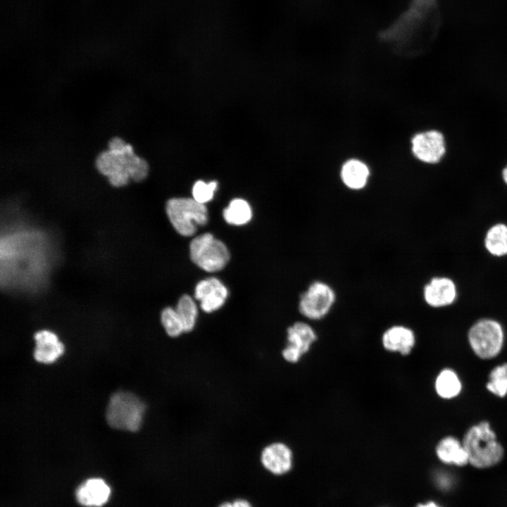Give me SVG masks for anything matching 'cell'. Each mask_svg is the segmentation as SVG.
<instances>
[{
  "mask_svg": "<svg viewBox=\"0 0 507 507\" xmlns=\"http://www.w3.org/2000/svg\"><path fill=\"white\" fill-rule=\"evenodd\" d=\"M435 0H409L402 13L380 37L401 50H409L431 39L439 27Z\"/></svg>",
  "mask_w": 507,
  "mask_h": 507,
  "instance_id": "1",
  "label": "cell"
},
{
  "mask_svg": "<svg viewBox=\"0 0 507 507\" xmlns=\"http://www.w3.org/2000/svg\"><path fill=\"white\" fill-rule=\"evenodd\" d=\"M96 167L111 185L117 187L126 185L130 179L140 182L149 173L147 162L135 154L132 145L118 137L112 138L108 149L99 154Z\"/></svg>",
  "mask_w": 507,
  "mask_h": 507,
  "instance_id": "2",
  "label": "cell"
},
{
  "mask_svg": "<svg viewBox=\"0 0 507 507\" xmlns=\"http://www.w3.org/2000/svg\"><path fill=\"white\" fill-rule=\"evenodd\" d=\"M340 294L337 286L324 277L310 280L296 296L300 317L316 325L328 320L337 311Z\"/></svg>",
  "mask_w": 507,
  "mask_h": 507,
  "instance_id": "3",
  "label": "cell"
},
{
  "mask_svg": "<svg viewBox=\"0 0 507 507\" xmlns=\"http://www.w3.org/2000/svg\"><path fill=\"white\" fill-rule=\"evenodd\" d=\"M469 464L482 469L492 467L503 458L504 450L495 432L487 421L470 427L462 439Z\"/></svg>",
  "mask_w": 507,
  "mask_h": 507,
  "instance_id": "4",
  "label": "cell"
},
{
  "mask_svg": "<svg viewBox=\"0 0 507 507\" xmlns=\"http://www.w3.org/2000/svg\"><path fill=\"white\" fill-rule=\"evenodd\" d=\"M146 405L136 395L125 392L113 394L108 402L106 420L115 429L137 431L141 426Z\"/></svg>",
  "mask_w": 507,
  "mask_h": 507,
  "instance_id": "5",
  "label": "cell"
},
{
  "mask_svg": "<svg viewBox=\"0 0 507 507\" xmlns=\"http://www.w3.org/2000/svg\"><path fill=\"white\" fill-rule=\"evenodd\" d=\"M165 211L173 227L184 237L192 236L198 226L208 222L206 206L193 198L170 199L166 203Z\"/></svg>",
  "mask_w": 507,
  "mask_h": 507,
  "instance_id": "6",
  "label": "cell"
},
{
  "mask_svg": "<svg viewBox=\"0 0 507 507\" xmlns=\"http://www.w3.org/2000/svg\"><path fill=\"white\" fill-rule=\"evenodd\" d=\"M469 345L481 359H492L501 351L504 343V331L501 325L491 318L475 322L468 332Z\"/></svg>",
  "mask_w": 507,
  "mask_h": 507,
  "instance_id": "7",
  "label": "cell"
},
{
  "mask_svg": "<svg viewBox=\"0 0 507 507\" xmlns=\"http://www.w3.org/2000/svg\"><path fill=\"white\" fill-rule=\"evenodd\" d=\"M192 261L208 273L221 270L230 260V252L225 244L210 233L194 237L189 244Z\"/></svg>",
  "mask_w": 507,
  "mask_h": 507,
  "instance_id": "8",
  "label": "cell"
},
{
  "mask_svg": "<svg viewBox=\"0 0 507 507\" xmlns=\"http://www.w3.org/2000/svg\"><path fill=\"white\" fill-rule=\"evenodd\" d=\"M318 339L316 324L305 319L296 320L287 328V344L282 351L283 358L298 363Z\"/></svg>",
  "mask_w": 507,
  "mask_h": 507,
  "instance_id": "9",
  "label": "cell"
},
{
  "mask_svg": "<svg viewBox=\"0 0 507 507\" xmlns=\"http://www.w3.org/2000/svg\"><path fill=\"white\" fill-rule=\"evenodd\" d=\"M380 341L386 351L408 356L416 344V334L408 324L394 320L385 325L381 332Z\"/></svg>",
  "mask_w": 507,
  "mask_h": 507,
  "instance_id": "10",
  "label": "cell"
},
{
  "mask_svg": "<svg viewBox=\"0 0 507 507\" xmlns=\"http://www.w3.org/2000/svg\"><path fill=\"white\" fill-rule=\"evenodd\" d=\"M420 295L425 306L439 308L453 303L457 296L454 282L446 277L433 276L421 286Z\"/></svg>",
  "mask_w": 507,
  "mask_h": 507,
  "instance_id": "11",
  "label": "cell"
},
{
  "mask_svg": "<svg viewBox=\"0 0 507 507\" xmlns=\"http://www.w3.org/2000/svg\"><path fill=\"white\" fill-rule=\"evenodd\" d=\"M370 171L368 165L356 159L344 163L339 172L340 187L351 194H362L370 188Z\"/></svg>",
  "mask_w": 507,
  "mask_h": 507,
  "instance_id": "12",
  "label": "cell"
},
{
  "mask_svg": "<svg viewBox=\"0 0 507 507\" xmlns=\"http://www.w3.org/2000/svg\"><path fill=\"white\" fill-rule=\"evenodd\" d=\"M414 156L423 162H438L445 152L444 139L442 134L434 130L415 134L411 141Z\"/></svg>",
  "mask_w": 507,
  "mask_h": 507,
  "instance_id": "13",
  "label": "cell"
},
{
  "mask_svg": "<svg viewBox=\"0 0 507 507\" xmlns=\"http://www.w3.org/2000/svg\"><path fill=\"white\" fill-rule=\"evenodd\" d=\"M228 291L224 284L216 277H209L199 282L194 289V297L200 302L201 308L211 313L225 303Z\"/></svg>",
  "mask_w": 507,
  "mask_h": 507,
  "instance_id": "14",
  "label": "cell"
},
{
  "mask_svg": "<svg viewBox=\"0 0 507 507\" xmlns=\"http://www.w3.org/2000/svg\"><path fill=\"white\" fill-rule=\"evenodd\" d=\"M293 453L288 445L282 442L272 443L261 452V461L263 467L275 475L289 472L293 466Z\"/></svg>",
  "mask_w": 507,
  "mask_h": 507,
  "instance_id": "15",
  "label": "cell"
},
{
  "mask_svg": "<svg viewBox=\"0 0 507 507\" xmlns=\"http://www.w3.org/2000/svg\"><path fill=\"white\" fill-rule=\"evenodd\" d=\"M35 339L36 346L34 357L39 363H54L63 353V344L52 332L39 331L35 334Z\"/></svg>",
  "mask_w": 507,
  "mask_h": 507,
  "instance_id": "16",
  "label": "cell"
},
{
  "mask_svg": "<svg viewBox=\"0 0 507 507\" xmlns=\"http://www.w3.org/2000/svg\"><path fill=\"white\" fill-rule=\"evenodd\" d=\"M438 459L447 465L463 467L469 464L468 456L462 441L453 436L441 439L435 447Z\"/></svg>",
  "mask_w": 507,
  "mask_h": 507,
  "instance_id": "17",
  "label": "cell"
},
{
  "mask_svg": "<svg viewBox=\"0 0 507 507\" xmlns=\"http://www.w3.org/2000/svg\"><path fill=\"white\" fill-rule=\"evenodd\" d=\"M111 489L108 484L99 478L87 480L77 489V501L85 506H101L108 499Z\"/></svg>",
  "mask_w": 507,
  "mask_h": 507,
  "instance_id": "18",
  "label": "cell"
},
{
  "mask_svg": "<svg viewBox=\"0 0 507 507\" xmlns=\"http://www.w3.org/2000/svg\"><path fill=\"white\" fill-rule=\"evenodd\" d=\"M434 389L442 399H451L461 392L462 383L454 370L451 368H444L436 377Z\"/></svg>",
  "mask_w": 507,
  "mask_h": 507,
  "instance_id": "19",
  "label": "cell"
},
{
  "mask_svg": "<svg viewBox=\"0 0 507 507\" xmlns=\"http://www.w3.org/2000/svg\"><path fill=\"white\" fill-rule=\"evenodd\" d=\"M484 246L494 256L507 255V225L503 223L492 225L486 233Z\"/></svg>",
  "mask_w": 507,
  "mask_h": 507,
  "instance_id": "20",
  "label": "cell"
},
{
  "mask_svg": "<svg viewBox=\"0 0 507 507\" xmlns=\"http://www.w3.org/2000/svg\"><path fill=\"white\" fill-rule=\"evenodd\" d=\"M224 220L230 225H243L248 223L252 217L249 204L242 199H234L223 212Z\"/></svg>",
  "mask_w": 507,
  "mask_h": 507,
  "instance_id": "21",
  "label": "cell"
},
{
  "mask_svg": "<svg viewBox=\"0 0 507 507\" xmlns=\"http://www.w3.org/2000/svg\"><path fill=\"white\" fill-rule=\"evenodd\" d=\"M175 311L182 322L184 332L192 331L196 324L198 308L193 299L184 294L177 303Z\"/></svg>",
  "mask_w": 507,
  "mask_h": 507,
  "instance_id": "22",
  "label": "cell"
},
{
  "mask_svg": "<svg viewBox=\"0 0 507 507\" xmlns=\"http://www.w3.org/2000/svg\"><path fill=\"white\" fill-rule=\"evenodd\" d=\"M486 388L498 397L507 395V363L498 365L491 370Z\"/></svg>",
  "mask_w": 507,
  "mask_h": 507,
  "instance_id": "23",
  "label": "cell"
},
{
  "mask_svg": "<svg viewBox=\"0 0 507 507\" xmlns=\"http://www.w3.org/2000/svg\"><path fill=\"white\" fill-rule=\"evenodd\" d=\"M161 323L166 333L172 337H177L184 332L182 322L175 308L167 307L162 311Z\"/></svg>",
  "mask_w": 507,
  "mask_h": 507,
  "instance_id": "24",
  "label": "cell"
},
{
  "mask_svg": "<svg viewBox=\"0 0 507 507\" xmlns=\"http://www.w3.org/2000/svg\"><path fill=\"white\" fill-rule=\"evenodd\" d=\"M217 187L216 181H211L209 183L202 180L196 181L192 188L193 199L199 203L205 204L213 198Z\"/></svg>",
  "mask_w": 507,
  "mask_h": 507,
  "instance_id": "25",
  "label": "cell"
},
{
  "mask_svg": "<svg viewBox=\"0 0 507 507\" xmlns=\"http://www.w3.org/2000/svg\"><path fill=\"white\" fill-rule=\"evenodd\" d=\"M218 507H252L250 503L242 499L234 500L231 502H224Z\"/></svg>",
  "mask_w": 507,
  "mask_h": 507,
  "instance_id": "26",
  "label": "cell"
},
{
  "mask_svg": "<svg viewBox=\"0 0 507 507\" xmlns=\"http://www.w3.org/2000/svg\"><path fill=\"white\" fill-rule=\"evenodd\" d=\"M415 507H442L437 503L432 501H429L425 503H419Z\"/></svg>",
  "mask_w": 507,
  "mask_h": 507,
  "instance_id": "27",
  "label": "cell"
},
{
  "mask_svg": "<svg viewBox=\"0 0 507 507\" xmlns=\"http://www.w3.org/2000/svg\"><path fill=\"white\" fill-rule=\"evenodd\" d=\"M503 178L505 182L507 184V167L503 171Z\"/></svg>",
  "mask_w": 507,
  "mask_h": 507,
  "instance_id": "28",
  "label": "cell"
}]
</instances>
